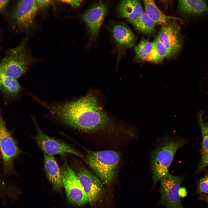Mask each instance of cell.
Masks as SVG:
<instances>
[{
    "mask_svg": "<svg viewBox=\"0 0 208 208\" xmlns=\"http://www.w3.org/2000/svg\"><path fill=\"white\" fill-rule=\"evenodd\" d=\"M47 106L57 120L83 131H101L111 124L110 118L92 94L87 95L73 101Z\"/></svg>",
    "mask_w": 208,
    "mask_h": 208,
    "instance_id": "6da1fadb",
    "label": "cell"
},
{
    "mask_svg": "<svg viewBox=\"0 0 208 208\" xmlns=\"http://www.w3.org/2000/svg\"><path fill=\"white\" fill-rule=\"evenodd\" d=\"M187 141L178 136H166L151 155L153 188L157 182L168 172L169 168L177 150Z\"/></svg>",
    "mask_w": 208,
    "mask_h": 208,
    "instance_id": "7a4b0ae2",
    "label": "cell"
},
{
    "mask_svg": "<svg viewBox=\"0 0 208 208\" xmlns=\"http://www.w3.org/2000/svg\"><path fill=\"white\" fill-rule=\"evenodd\" d=\"M28 37H25L17 46L8 49L0 60V68L15 79L24 74L34 61L28 44Z\"/></svg>",
    "mask_w": 208,
    "mask_h": 208,
    "instance_id": "3957f363",
    "label": "cell"
},
{
    "mask_svg": "<svg viewBox=\"0 0 208 208\" xmlns=\"http://www.w3.org/2000/svg\"><path fill=\"white\" fill-rule=\"evenodd\" d=\"M86 161L104 183L108 184L114 179L120 161L119 154L110 150L90 151Z\"/></svg>",
    "mask_w": 208,
    "mask_h": 208,
    "instance_id": "277c9868",
    "label": "cell"
},
{
    "mask_svg": "<svg viewBox=\"0 0 208 208\" xmlns=\"http://www.w3.org/2000/svg\"><path fill=\"white\" fill-rule=\"evenodd\" d=\"M39 10L36 0L16 1L9 15L12 27L19 32L30 33L36 27L35 18Z\"/></svg>",
    "mask_w": 208,
    "mask_h": 208,
    "instance_id": "5b68a950",
    "label": "cell"
},
{
    "mask_svg": "<svg viewBox=\"0 0 208 208\" xmlns=\"http://www.w3.org/2000/svg\"><path fill=\"white\" fill-rule=\"evenodd\" d=\"M107 28L115 44L113 51L117 55L118 64L122 57L125 56L127 50L134 46L136 37L127 24L122 21H110Z\"/></svg>",
    "mask_w": 208,
    "mask_h": 208,
    "instance_id": "8992f818",
    "label": "cell"
},
{
    "mask_svg": "<svg viewBox=\"0 0 208 208\" xmlns=\"http://www.w3.org/2000/svg\"><path fill=\"white\" fill-rule=\"evenodd\" d=\"M60 170L63 187L69 201L77 206L88 203L87 196L76 173L66 160Z\"/></svg>",
    "mask_w": 208,
    "mask_h": 208,
    "instance_id": "52a82bcc",
    "label": "cell"
},
{
    "mask_svg": "<svg viewBox=\"0 0 208 208\" xmlns=\"http://www.w3.org/2000/svg\"><path fill=\"white\" fill-rule=\"evenodd\" d=\"M183 178V176L173 175L168 172L160 179L159 203L167 208H184L179 194Z\"/></svg>",
    "mask_w": 208,
    "mask_h": 208,
    "instance_id": "ba28073f",
    "label": "cell"
},
{
    "mask_svg": "<svg viewBox=\"0 0 208 208\" xmlns=\"http://www.w3.org/2000/svg\"><path fill=\"white\" fill-rule=\"evenodd\" d=\"M108 3L100 1L92 5L81 16L89 35L88 46L96 39L104 19L108 11Z\"/></svg>",
    "mask_w": 208,
    "mask_h": 208,
    "instance_id": "9c48e42d",
    "label": "cell"
},
{
    "mask_svg": "<svg viewBox=\"0 0 208 208\" xmlns=\"http://www.w3.org/2000/svg\"><path fill=\"white\" fill-rule=\"evenodd\" d=\"M34 123L37 134L34 139L43 153L53 156L58 155L62 157L68 153H71L84 159V157L81 153L67 144L46 135L35 121Z\"/></svg>",
    "mask_w": 208,
    "mask_h": 208,
    "instance_id": "30bf717a",
    "label": "cell"
},
{
    "mask_svg": "<svg viewBox=\"0 0 208 208\" xmlns=\"http://www.w3.org/2000/svg\"><path fill=\"white\" fill-rule=\"evenodd\" d=\"M76 174L87 196L88 203L94 204L99 202L105 192L101 181L85 167L79 168Z\"/></svg>",
    "mask_w": 208,
    "mask_h": 208,
    "instance_id": "8fae6325",
    "label": "cell"
},
{
    "mask_svg": "<svg viewBox=\"0 0 208 208\" xmlns=\"http://www.w3.org/2000/svg\"><path fill=\"white\" fill-rule=\"evenodd\" d=\"M157 37L166 49V58L173 57L179 51L182 38L177 20H173L167 26H162Z\"/></svg>",
    "mask_w": 208,
    "mask_h": 208,
    "instance_id": "7c38bea8",
    "label": "cell"
},
{
    "mask_svg": "<svg viewBox=\"0 0 208 208\" xmlns=\"http://www.w3.org/2000/svg\"><path fill=\"white\" fill-rule=\"evenodd\" d=\"M0 151L3 161L9 165L21 151L7 129L4 120L0 116Z\"/></svg>",
    "mask_w": 208,
    "mask_h": 208,
    "instance_id": "4fadbf2b",
    "label": "cell"
},
{
    "mask_svg": "<svg viewBox=\"0 0 208 208\" xmlns=\"http://www.w3.org/2000/svg\"><path fill=\"white\" fill-rule=\"evenodd\" d=\"M44 153V170L53 190L61 193L63 187L60 168L53 155Z\"/></svg>",
    "mask_w": 208,
    "mask_h": 208,
    "instance_id": "5bb4252c",
    "label": "cell"
},
{
    "mask_svg": "<svg viewBox=\"0 0 208 208\" xmlns=\"http://www.w3.org/2000/svg\"><path fill=\"white\" fill-rule=\"evenodd\" d=\"M117 17L128 20L136 18L143 12L140 1L138 0H124L120 1L116 10Z\"/></svg>",
    "mask_w": 208,
    "mask_h": 208,
    "instance_id": "9a60e30c",
    "label": "cell"
},
{
    "mask_svg": "<svg viewBox=\"0 0 208 208\" xmlns=\"http://www.w3.org/2000/svg\"><path fill=\"white\" fill-rule=\"evenodd\" d=\"M145 13L155 24L166 26L174 20L178 21L176 17L166 15L156 5L154 1L151 0L143 1Z\"/></svg>",
    "mask_w": 208,
    "mask_h": 208,
    "instance_id": "2e32d148",
    "label": "cell"
},
{
    "mask_svg": "<svg viewBox=\"0 0 208 208\" xmlns=\"http://www.w3.org/2000/svg\"><path fill=\"white\" fill-rule=\"evenodd\" d=\"M178 4L180 12L187 15H198L208 11V6L204 0H179Z\"/></svg>",
    "mask_w": 208,
    "mask_h": 208,
    "instance_id": "e0dca14e",
    "label": "cell"
},
{
    "mask_svg": "<svg viewBox=\"0 0 208 208\" xmlns=\"http://www.w3.org/2000/svg\"><path fill=\"white\" fill-rule=\"evenodd\" d=\"M203 113L201 112L198 120L203 137L200 161L197 171L200 172L208 167V124L203 118Z\"/></svg>",
    "mask_w": 208,
    "mask_h": 208,
    "instance_id": "ac0fdd59",
    "label": "cell"
},
{
    "mask_svg": "<svg viewBox=\"0 0 208 208\" xmlns=\"http://www.w3.org/2000/svg\"><path fill=\"white\" fill-rule=\"evenodd\" d=\"M128 21L140 32L150 35L156 33L155 24L145 12L138 18Z\"/></svg>",
    "mask_w": 208,
    "mask_h": 208,
    "instance_id": "d6986e66",
    "label": "cell"
},
{
    "mask_svg": "<svg viewBox=\"0 0 208 208\" xmlns=\"http://www.w3.org/2000/svg\"><path fill=\"white\" fill-rule=\"evenodd\" d=\"M21 89L16 79L8 76L0 68V90L5 94L13 95L17 94Z\"/></svg>",
    "mask_w": 208,
    "mask_h": 208,
    "instance_id": "ffe728a7",
    "label": "cell"
},
{
    "mask_svg": "<svg viewBox=\"0 0 208 208\" xmlns=\"http://www.w3.org/2000/svg\"><path fill=\"white\" fill-rule=\"evenodd\" d=\"M152 43V47L146 61L156 64L161 63L166 58V49L157 36Z\"/></svg>",
    "mask_w": 208,
    "mask_h": 208,
    "instance_id": "44dd1931",
    "label": "cell"
},
{
    "mask_svg": "<svg viewBox=\"0 0 208 208\" xmlns=\"http://www.w3.org/2000/svg\"><path fill=\"white\" fill-rule=\"evenodd\" d=\"M152 42L148 39L142 38L139 43L134 48L135 55L134 62L139 63L146 61L151 51Z\"/></svg>",
    "mask_w": 208,
    "mask_h": 208,
    "instance_id": "7402d4cb",
    "label": "cell"
},
{
    "mask_svg": "<svg viewBox=\"0 0 208 208\" xmlns=\"http://www.w3.org/2000/svg\"><path fill=\"white\" fill-rule=\"evenodd\" d=\"M196 193L208 195V173L205 175L198 181L196 187Z\"/></svg>",
    "mask_w": 208,
    "mask_h": 208,
    "instance_id": "603a6c76",
    "label": "cell"
},
{
    "mask_svg": "<svg viewBox=\"0 0 208 208\" xmlns=\"http://www.w3.org/2000/svg\"><path fill=\"white\" fill-rule=\"evenodd\" d=\"M39 10H45L49 8L53 4L54 1L52 0H36Z\"/></svg>",
    "mask_w": 208,
    "mask_h": 208,
    "instance_id": "cb8c5ba5",
    "label": "cell"
},
{
    "mask_svg": "<svg viewBox=\"0 0 208 208\" xmlns=\"http://www.w3.org/2000/svg\"><path fill=\"white\" fill-rule=\"evenodd\" d=\"M61 2L67 4L74 8L80 7L83 3V0H61Z\"/></svg>",
    "mask_w": 208,
    "mask_h": 208,
    "instance_id": "d4e9b609",
    "label": "cell"
},
{
    "mask_svg": "<svg viewBox=\"0 0 208 208\" xmlns=\"http://www.w3.org/2000/svg\"><path fill=\"white\" fill-rule=\"evenodd\" d=\"M10 1L0 0V14H3L6 12L8 4Z\"/></svg>",
    "mask_w": 208,
    "mask_h": 208,
    "instance_id": "484cf974",
    "label": "cell"
},
{
    "mask_svg": "<svg viewBox=\"0 0 208 208\" xmlns=\"http://www.w3.org/2000/svg\"><path fill=\"white\" fill-rule=\"evenodd\" d=\"M179 194L180 197H184L187 195V192L186 189L185 187H181L180 188Z\"/></svg>",
    "mask_w": 208,
    "mask_h": 208,
    "instance_id": "4316f807",
    "label": "cell"
},
{
    "mask_svg": "<svg viewBox=\"0 0 208 208\" xmlns=\"http://www.w3.org/2000/svg\"><path fill=\"white\" fill-rule=\"evenodd\" d=\"M198 199L199 200L204 201L208 204V195L202 194H200Z\"/></svg>",
    "mask_w": 208,
    "mask_h": 208,
    "instance_id": "83f0119b",
    "label": "cell"
},
{
    "mask_svg": "<svg viewBox=\"0 0 208 208\" xmlns=\"http://www.w3.org/2000/svg\"><path fill=\"white\" fill-rule=\"evenodd\" d=\"M2 187V184L0 182V189Z\"/></svg>",
    "mask_w": 208,
    "mask_h": 208,
    "instance_id": "f1b7e54d",
    "label": "cell"
}]
</instances>
